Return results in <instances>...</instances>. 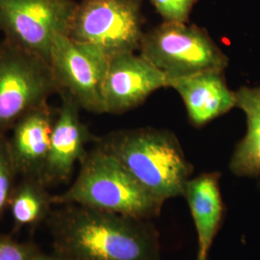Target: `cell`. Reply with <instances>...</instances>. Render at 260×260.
I'll list each match as a JSON object with an SVG mask.
<instances>
[{
    "label": "cell",
    "mask_w": 260,
    "mask_h": 260,
    "mask_svg": "<svg viewBox=\"0 0 260 260\" xmlns=\"http://www.w3.org/2000/svg\"><path fill=\"white\" fill-rule=\"evenodd\" d=\"M51 218L59 255L72 260H160L159 234L150 220L77 205Z\"/></svg>",
    "instance_id": "obj_1"
},
{
    "label": "cell",
    "mask_w": 260,
    "mask_h": 260,
    "mask_svg": "<svg viewBox=\"0 0 260 260\" xmlns=\"http://www.w3.org/2000/svg\"><path fill=\"white\" fill-rule=\"evenodd\" d=\"M98 146L158 200L165 203L183 196L193 166L171 131L151 127L121 130L101 140Z\"/></svg>",
    "instance_id": "obj_2"
},
{
    "label": "cell",
    "mask_w": 260,
    "mask_h": 260,
    "mask_svg": "<svg viewBox=\"0 0 260 260\" xmlns=\"http://www.w3.org/2000/svg\"><path fill=\"white\" fill-rule=\"evenodd\" d=\"M52 200L143 220L157 217L164 205L100 146L87 152L72 186Z\"/></svg>",
    "instance_id": "obj_3"
},
{
    "label": "cell",
    "mask_w": 260,
    "mask_h": 260,
    "mask_svg": "<svg viewBox=\"0 0 260 260\" xmlns=\"http://www.w3.org/2000/svg\"><path fill=\"white\" fill-rule=\"evenodd\" d=\"M140 54L172 79L224 71L229 58L204 28L163 21L144 33ZM171 83V82H170Z\"/></svg>",
    "instance_id": "obj_4"
},
{
    "label": "cell",
    "mask_w": 260,
    "mask_h": 260,
    "mask_svg": "<svg viewBox=\"0 0 260 260\" xmlns=\"http://www.w3.org/2000/svg\"><path fill=\"white\" fill-rule=\"evenodd\" d=\"M143 0H81L68 36L90 45L109 59L135 52L144 35Z\"/></svg>",
    "instance_id": "obj_5"
},
{
    "label": "cell",
    "mask_w": 260,
    "mask_h": 260,
    "mask_svg": "<svg viewBox=\"0 0 260 260\" xmlns=\"http://www.w3.org/2000/svg\"><path fill=\"white\" fill-rule=\"evenodd\" d=\"M76 5L75 0H0V31L11 45L48 63L56 39L69 34Z\"/></svg>",
    "instance_id": "obj_6"
},
{
    "label": "cell",
    "mask_w": 260,
    "mask_h": 260,
    "mask_svg": "<svg viewBox=\"0 0 260 260\" xmlns=\"http://www.w3.org/2000/svg\"><path fill=\"white\" fill-rule=\"evenodd\" d=\"M57 90L52 70L45 60L11 44L0 49V129L47 103Z\"/></svg>",
    "instance_id": "obj_7"
},
{
    "label": "cell",
    "mask_w": 260,
    "mask_h": 260,
    "mask_svg": "<svg viewBox=\"0 0 260 260\" xmlns=\"http://www.w3.org/2000/svg\"><path fill=\"white\" fill-rule=\"evenodd\" d=\"M109 58L96 47L62 35L55 40L48 64L59 90L92 113L104 112L103 87Z\"/></svg>",
    "instance_id": "obj_8"
},
{
    "label": "cell",
    "mask_w": 260,
    "mask_h": 260,
    "mask_svg": "<svg viewBox=\"0 0 260 260\" xmlns=\"http://www.w3.org/2000/svg\"><path fill=\"white\" fill-rule=\"evenodd\" d=\"M171 79L135 52L110 58L103 87L104 112L121 114L137 107L153 92L170 88Z\"/></svg>",
    "instance_id": "obj_9"
},
{
    "label": "cell",
    "mask_w": 260,
    "mask_h": 260,
    "mask_svg": "<svg viewBox=\"0 0 260 260\" xmlns=\"http://www.w3.org/2000/svg\"><path fill=\"white\" fill-rule=\"evenodd\" d=\"M80 108L74 98L62 91V103L54 120L48 155L40 179L44 184L67 181L75 164L87 154L85 149L92 136L81 121Z\"/></svg>",
    "instance_id": "obj_10"
},
{
    "label": "cell",
    "mask_w": 260,
    "mask_h": 260,
    "mask_svg": "<svg viewBox=\"0 0 260 260\" xmlns=\"http://www.w3.org/2000/svg\"><path fill=\"white\" fill-rule=\"evenodd\" d=\"M223 74L224 71H208L171 80L170 88L181 96L189 121L196 127L236 107L235 92L229 88Z\"/></svg>",
    "instance_id": "obj_11"
},
{
    "label": "cell",
    "mask_w": 260,
    "mask_h": 260,
    "mask_svg": "<svg viewBox=\"0 0 260 260\" xmlns=\"http://www.w3.org/2000/svg\"><path fill=\"white\" fill-rule=\"evenodd\" d=\"M54 120L47 103L25 113L14 125L8 142L15 170L41 179L47 161Z\"/></svg>",
    "instance_id": "obj_12"
},
{
    "label": "cell",
    "mask_w": 260,
    "mask_h": 260,
    "mask_svg": "<svg viewBox=\"0 0 260 260\" xmlns=\"http://www.w3.org/2000/svg\"><path fill=\"white\" fill-rule=\"evenodd\" d=\"M183 197L189 206L198 235L197 258L208 259V253L223 221L220 174L210 172L191 177L186 182Z\"/></svg>",
    "instance_id": "obj_13"
},
{
    "label": "cell",
    "mask_w": 260,
    "mask_h": 260,
    "mask_svg": "<svg viewBox=\"0 0 260 260\" xmlns=\"http://www.w3.org/2000/svg\"><path fill=\"white\" fill-rule=\"evenodd\" d=\"M236 107L244 112L247 132L237 144L230 170L237 177L260 176V86H243L235 92Z\"/></svg>",
    "instance_id": "obj_14"
},
{
    "label": "cell",
    "mask_w": 260,
    "mask_h": 260,
    "mask_svg": "<svg viewBox=\"0 0 260 260\" xmlns=\"http://www.w3.org/2000/svg\"><path fill=\"white\" fill-rule=\"evenodd\" d=\"M45 185L40 179L28 177L12 191L8 205L17 226L32 225L47 217L53 200L47 195Z\"/></svg>",
    "instance_id": "obj_15"
},
{
    "label": "cell",
    "mask_w": 260,
    "mask_h": 260,
    "mask_svg": "<svg viewBox=\"0 0 260 260\" xmlns=\"http://www.w3.org/2000/svg\"><path fill=\"white\" fill-rule=\"evenodd\" d=\"M163 21L187 23L199 0H149Z\"/></svg>",
    "instance_id": "obj_16"
},
{
    "label": "cell",
    "mask_w": 260,
    "mask_h": 260,
    "mask_svg": "<svg viewBox=\"0 0 260 260\" xmlns=\"http://www.w3.org/2000/svg\"><path fill=\"white\" fill-rule=\"evenodd\" d=\"M15 172L8 142L0 139V216L9 203L12 194V178Z\"/></svg>",
    "instance_id": "obj_17"
},
{
    "label": "cell",
    "mask_w": 260,
    "mask_h": 260,
    "mask_svg": "<svg viewBox=\"0 0 260 260\" xmlns=\"http://www.w3.org/2000/svg\"><path fill=\"white\" fill-rule=\"evenodd\" d=\"M36 255L32 247L0 236V260H33Z\"/></svg>",
    "instance_id": "obj_18"
},
{
    "label": "cell",
    "mask_w": 260,
    "mask_h": 260,
    "mask_svg": "<svg viewBox=\"0 0 260 260\" xmlns=\"http://www.w3.org/2000/svg\"><path fill=\"white\" fill-rule=\"evenodd\" d=\"M33 260H72L70 258L64 257L62 255H58V256H46V255H40L37 254Z\"/></svg>",
    "instance_id": "obj_19"
},
{
    "label": "cell",
    "mask_w": 260,
    "mask_h": 260,
    "mask_svg": "<svg viewBox=\"0 0 260 260\" xmlns=\"http://www.w3.org/2000/svg\"><path fill=\"white\" fill-rule=\"evenodd\" d=\"M196 260H208V259H199V258H196Z\"/></svg>",
    "instance_id": "obj_20"
}]
</instances>
